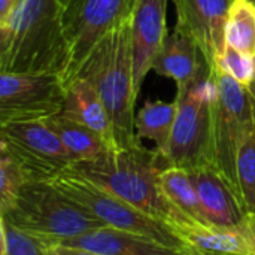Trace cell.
I'll list each match as a JSON object with an SVG mask.
<instances>
[{
  "instance_id": "6da1fadb",
  "label": "cell",
  "mask_w": 255,
  "mask_h": 255,
  "mask_svg": "<svg viewBox=\"0 0 255 255\" xmlns=\"http://www.w3.org/2000/svg\"><path fill=\"white\" fill-rule=\"evenodd\" d=\"M70 63L63 25V0H21L0 24V72L58 73Z\"/></svg>"
},
{
  "instance_id": "7a4b0ae2",
  "label": "cell",
  "mask_w": 255,
  "mask_h": 255,
  "mask_svg": "<svg viewBox=\"0 0 255 255\" xmlns=\"http://www.w3.org/2000/svg\"><path fill=\"white\" fill-rule=\"evenodd\" d=\"M166 166L157 149H148L139 140L127 148L109 149L96 160L75 163L72 167L169 227L194 223L164 196L160 187V173Z\"/></svg>"
},
{
  "instance_id": "3957f363",
  "label": "cell",
  "mask_w": 255,
  "mask_h": 255,
  "mask_svg": "<svg viewBox=\"0 0 255 255\" xmlns=\"http://www.w3.org/2000/svg\"><path fill=\"white\" fill-rule=\"evenodd\" d=\"M76 76L85 78L100 96L112 123L117 148L137 143L140 139L134 128L137 94L133 73L131 19L112 28L94 45L73 78Z\"/></svg>"
},
{
  "instance_id": "277c9868",
  "label": "cell",
  "mask_w": 255,
  "mask_h": 255,
  "mask_svg": "<svg viewBox=\"0 0 255 255\" xmlns=\"http://www.w3.org/2000/svg\"><path fill=\"white\" fill-rule=\"evenodd\" d=\"M176 120L167 151L161 155L167 166L187 170L212 163L215 81L211 66L178 87Z\"/></svg>"
},
{
  "instance_id": "5b68a950",
  "label": "cell",
  "mask_w": 255,
  "mask_h": 255,
  "mask_svg": "<svg viewBox=\"0 0 255 255\" xmlns=\"http://www.w3.org/2000/svg\"><path fill=\"white\" fill-rule=\"evenodd\" d=\"M0 218L45 242H57L106 227L49 181H27Z\"/></svg>"
},
{
  "instance_id": "8992f818",
  "label": "cell",
  "mask_w": 255,
  "mask_h": 255,
  "mask_svg": "<svg viewBox=\"0 0 255 255\" xmlns=\"http://www.w3.org/2000/svg\"><path fill=\"white\" fill-rule=\"evenodd\" d=\"M49 182L106 227L142 235L170 248L202 255L191 250L167 224L139 211L133 205L81 175L73 167H69L63 173L49 179Z\"/></svg>"
},
{
  "instance_id": "52a82bcc",
  "label": "cell",
  "mask_w": 255,
  "mask_h": 255,
  "mask_svg": "<svg viewBox=\"0 0 255 255\" xmlns=\"http://www.w3.org/2000/svg\"><path fill=\"white\" fill-rule=\"evenodd\" d=\"M214 145L212 163L238 194L236 158L245 133L254 126L248 88L214 67Z\"/></svg>"
},
{
  "instance_id": "ba28073f",
  "label": "cell",
  "mask_w": 255,
  "mask_h": 255,
  "mask_svg": "<svg viewBox=\"0 0 255 255\" xmlns=\"http://www.w3.org/2000/svg\"><path fill=\"white\" fill-rule=\"evenodd\" d=\"M137 0H66L63 3V25L69 46L67 82L94 48L112 28L131 19Z\"/></svg>"
},
{
  "instance_id": "9c48e42d",
  "label": "cell",
  "mask_w": 255,
  "mask_h": 255,
  "mask_svg": "<svg viewBox=\"0 0 255 255\" xmlns=\"http://www.w3.org/2000/svg\"><path fill=\"white\" fill-rule=\"evenodd\" d=\"M0 149L24 169L30 181H49L73 166L66 146L45 121L0 124Z\"/></svg>"
},
{
  "instance_id": "30bf717a",
  "label": "cell",
  "mask_w": 255,
  "mask_h": 255,
  "mask_svg": "<svg viewBox=\"0 0 255 255\" xmlns=\"http://www.w3.org/2000/svg\"><path fill=\"white\" fill-rule=\"evenodd\" d=\"M66 87L58 73L0 72V124L43 121L61 114Z\"/></svg>"
},
{
  "instance_id": "8fae6325",
  "label": "cell",
  "mask_w": 255,
  "mask_h": 255,
  "mask_svg": "<svg viewBox=\"0 0 255 255\" xmlns=\"http://www.w3.org/2000/svg\"><path fill=\"white\" fill-rule=\"evenodd\" d=\"M176 10V25L191 36L208 64L214 69L217 58L226 48L224 25L233 0H172Z\"/></svg>"
},
{
  "instance_id": "7c38bea8",
  "label": "cell",
  "mask_w": 255,
  "mask_h": 255,
  "mask_svg": "<svg viewBox=\"0 0 255 255\" xmlns=\"http://www.w3.org/2000/svg\"><path fill=\"white\" fill-rule=\"evenodd\" d=\"M167 0H137L131 16V51L134 91L139 96L143 79L152 69L154 58L167 37Z\"/></svg>"
},
{
  "instance_id": "4fadbf2b",
  "label": "cell",
  "mask_w": 255,
  "mask_h": 255,
  "mask_svg": "<svg viewBox=\"0 0 255 255\" xmlns=\"http://www.w3.org/2000/svg\"><path fill=\"white\" fill-rule=\"evenodd\" d=\"M170 229L197 254L255 255V215L236 226L179 223Z\"/></svg>"
},
{
  "instance_id": "5bb4252c",
  "label": "cell",
  "mask_w": 255,
  "mask_h": 255,
  "mask_svg": "<svg viewBox=\"0 0 255 255\" xmlns=\"http://www.w3.org/2000/svg\"><path fill=\"white\" fill-rule=\"evenodd\" d=\"M190 173L209 226H236L250 215L233 187L214 163L191 169Z\"/></svg>"
},
{
  "instance_id": "9a60e30c",
  "label": "cell",
  "mask_w": 255,
  "mask_h": 255,
  "mask_svg": "<svg viewBox=\"0 0 255 255\" xmlns=\"http://www.w3.org/2000/svg\"><path fill=\"white\" fill-rule=\"evenodd\" d=\"M57 244L82 248L100 255H194L170 248L151 238L112 227L96 229L75 238L57 241Z\"/></svg>"
},
{
  "instance_id": "2e32d148",
  "label": "cell",
  "mask_w": 255,
  "mask_h": 255,
  "mask_svg": "<svg viewBox=\"0 0 255 255\" xmlns=\"http://www.w3.org/2000/svg\"><path fill=\"white\" fill-rule=\"evenodd\" d=\"M61 115L96 131L111 149L117 148L109 114L100 96L85 78L76 76L67 82Z\"/></svg>"
},
{
  "instance_id": "e0dca14e",
  "label": "cell",
  "mask_w": 255,
  "mask_h": 255,
  "mask_svg": "<svg viewBox=\"0 0 255 255\" xmlns=\"http://www.w3.org/2000/svg\"><path fill=\"white\" fill-rule=\"evenodd\" d=\"M205 66L209 64L197 42L179 30L167 34L152 63V69L160 76L173 79L176 87L194 79Z\"/></svg>"
},
{
  "instance_id": "ac0fdd59",
  "label": "cell",
  "mask_w": 255,
  "mask_h": 255,
  "mask_svg": "<svg viewBox=\"0 0 255 255\" xmlns=\"http://www.w3.org/2000/svg\"><path fill=\"white\" fill-rule=\"evenodd\" d=\"M43 121L60 137L67 152L70 154L73 164L96 160L111 149L96 131L85 127L84 124L63 117L61 114Z\"/></svg>"
},
{
  "instance_id": "d6986e66",
  "label": "cell",
  "mask_w": 255,
  "mask_h": 255,
  "mask_svg": "<svg viewBox=\"0 0 255 255\" xmlns=\"http://www.w3.org/2000/svg\"><path fill=\"white\" fill-rule=\"evenodd\" d=\"M178 105L176 100H151L143 103V108L136 115L134 128L139 139H148L155 143V149L163 155L167 151L175 120H176Z\"/></svg>"
},
{
  "instance_id": "ffe728a7",
  "label": "cell",
  "mask_w": 255,
  "mask_h": 255,
  "mask_svg": "<svg viewBox=\"0 0 255 255\" xmlns=\"http://www.w3.org/2000/svg\"><path fill=\"white\" fill-rule=\"evenodd\" d=\"M160 187L167 200L179 212H182L185 217L197 224L209 226L190 170L175 166H166L160 173Z\"/></svg>"
},
{
  "instance_id": "44dd1931",
  "label": "cell",
  "mask_w": 255,
  "mask_h": 255,
  "mask_svg": "<svg viewBox=\"0 0 255 255\" xmlns=\"http://www.w3.org/2000/svg\"><path fill=\"white\" fill-rule=\"evenodd\" d=\"M226 45L255 57V6L250 0H233L224 25Z\"/></svg>"
},
{
  "instance_id": "7402d4cb",
  "label": "cell",
  "mask_w": 255,
  "mask_h": 255,
  "mask_svg": "<svg viewBox=\"0 0 255 255\" xmlns=\"http://www.w3.org/2000/svg\"><path fill=\"white\" fill-rule=\"evenodd\" d=\"M238 197L247 214L255 215V128L245 133L236 158Z\"/></svg>"
},
{
  "instance_id": "603a6c76",
  "label": "cell",
  "mask_w": 255,
  "mask_h": 255,
  "mask_svg": "<svg viewBox=\"0 0 255 255\" xmlns=\"http://www.w3.org/2000/svg\"><path fill=\"white\" fill-rule=\"evenodd\" d=\"M28 176L24 169L3 149H0V215L6 214L16 202Z\"/></svg>"
},
{
  "instance_id": "cb8c5ba5",
  "label": "cell",
  "mask_w": 255,
  "mask_h": 255,
  "mask_svg": "<svg viewBox=\"0 0 255 255\" xmlns=\"http://www.w3.org/2000/svg\"><path fill=\"white\" fill-rule=\"evenodd\" d=\"M1 255H46L48 244L0 218Z\"/></svg>"
},
{
  "instance_id": "d4e9b609",
  "label": "cell",
  "mask_w": 255,
  "mask_h": 255,
  "mask_svg": "<svg viewBox=\"0 0 255 255\" xmlns=\"http://www.w3.org/2000/svg\"><path fill=\"white\" fill-rule=\"evenodd\" d=\"M221 72L232 76L241 85L248 88L255 82V57L236 51L235 48L226 45L221 55L217 58L215 66Z\"/></svg>"
},
{
  "instance_id": "484cf974",
  "label": "cell",
  "mask_w": 255,
  "mask_h": 255,
  "mask_svg": "<svg viewBox=\"0 0 255 255\" xmlns=\"http://www.w3.org/2000/svg\"><path fill=\"white\" fill-rule=\"evenodd\" d=\"M48 244V242H46ZM46 255H100L82 248H76V247H69L64 244H57V242H49L48 244V250Z\"/></svg>"
},
{
  "instance_id": "4316f807",
  "label": "cell",
  "mask_w": 255,
  "mask_h": 255,
  "mask_svg": "<svg viewBox=\"0 0 255 255\" xmlns=\"http://www.w3.org/2000/svg\"><path fill=\"white\" fill-rule=\"evenodd\" d=\"M21 0H0V24L6 22Z\"/></svg>"
},
{
  "instance_id": "83f0119b",
  "label": "cell",
  "mask_w": 255,
  "mask_h": 255,
  "mask_svg": "<svg viewBox=\"0 0 255 255\" xmlns=\"http://www.w3.org/2000/svg\"><path fill=\"white\" fill-rule=\"evenodd\" d=\"M248 94H250V102H251V109H253V121H254L255 128V82L248 87Z\"/></svg>"
},
{
  "instance_id": "f1b7e54d",
  "label": "cell",
  "mask_w": 255,
  "mask_h": 255,
  "mask_svg": "<svg viewBox=\"0 0 255 255\" xmlns=\"http://www.w3.org/2000/svg\"><path fill=\"white\" fill-rule=\"evenodd\" d=\"M250 1H251V3H253V4L255 6V0H250Z\"/></svg>"
},
{
  "instance_id": "f546056e",
  "label": "cell",
  "mask_w": 255,
  "mask_h": 255,
  "mask_svg": "<svg viewBox=\"0 0 255 255\" xmlns=\"http://www.w3.org/2000/svg\"><path fill=\"white\" fill-rule=\"evenodd\" d=\"M205 255H214V254H205Z\"/></svg>"
},
{
  "instance_id": "4dcf8cb0",
  "label": "cell",
  "mask_w": 255,
  "mask_h": 255,
  "mask_svg": "<svg viewBox=\"0 0 255 255\" xmlns=\"http://www.w3.org/2000/svg\"><path fill=\"white\" fill-rule=\"evenodd\" d=\"M64 1H66V0H63V3H64Z\"/></svg>"
}]
</instances>
